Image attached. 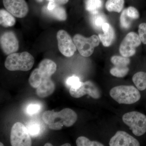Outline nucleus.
I'll return each instance as SVG.
<instances>
[{
    "label": "nucleus",
    "mask_w": 146,
    "mask_h": 146,
    "mask_svg": "<svg viewBox=\"0 0 146 146\" xmlns=\"http://www.w3.org/2000/svg\"><path fill=\"white\" fill-rule=\"evenodd\" d=\"M34 57L27 52L14 53L9 55L5 62V66L11 71H28L34 65Z\"/></svg>",
    "instance_id": "f257e3e1"
},
{
    "label": "nucleus",
    "mask_w": 146,
    "mask_h": 146,
    "mask_svg": "<svg viewBox=\"0 0 146 146\" xmlns=\"http://www.w3.org/2000/svg\"><path fill=\"white\" fill-rule=\"evenodd\" d=\"M110 95L120 104H133L138 101L141 98L139 90L130 85H120L113 87L110 91Z\"/></svg>",
    "instance_id": "f03ea898"
},
{
    "label": "nucleus",
    "mask_w": 146,
    "mask_h": 146,
    "mask_svg": "<svg viewBox=\"0 0 146 146\" xmlns=\"http://www.w3.org/2000/svg\"><path fill=\"white\" fill-rule=\"evenodd\" d=\"M123 122L129 128L135 136H140L146 132V116L143 113L133 111L123 115Z\"/></svg>",
    "instance_id": "7ed1b4c3"
},
{
    "label": "nucleus",
    "mask_w": 146,
    "mask_h": 146,
    "mask_svg": "<svg viewBox=\"0 0 146 146\" xmlns=\"http://www.w3.org/2000/svg\"><path fill=\"white\" fill-rule=\"evenodd\" d=\"M73 41L79 52L84 57H89L93 54L94 49L100 43L99 37L95 35L86 38L81 35L76 34L74 36Z\"/></svg>",
    "instance_id": "20e7f679"
},
{
    "label": "nucleus",
    "mask_w": 146,
    "mask_h": 146,
    "mask_svg": "<svg viewBox=\"0 0 146 146\" xmlns=\"http://www.w3.org/2000/svg\"><path fill=\"white\" fill-rule=\"evenodd\" d=\"M26 127L21 122L13 125L11 131L10 142L12 146H31V138Z\"/></svg>",
    "instance_id": "39448f33"
},
{
    "label": "nucleus",
    "mask_w": 146,
    "mask_h": 146,
    "mask_svg": "<svg viewBox=\"0 0 146 146\" xmlns=\"http://www.w3.org/2000/svg\"><path fill=\"white\" fill-rule=\"evenodd\" d=\"M70 94L71 96L75 98H79L86 94L93 98L98 99L101 97L99 89L95 83L91 81L81 82L78 85L71 87Z\"/></svg>",
    "instance_id": "423d86ee"
},
{
    "label": "nucleus",
    "mask_w": 146,
    "mask_h": 146,
    "mask_svg": "<svg viewBox=\"0 0 146 146\" xmlns=\"http://www.w3.org/2000/svg\"><path fill=\"white\" fill-rule=\"evenodd\" d=\"M141 41L139 35L136 33H128L121 43L119 47L120 54L126 57L133 56L136 52V48L141 44Z\"/></svg>",
    "instance_id": "0eeeda50"
},
{
    "label": "nucleus",
    "mask_w": 146,
    "mask_h": 146,
    "mask_svg": "<svg viewBox=\"0 0 146 146\" xmlns=\"http://www.w3.org/2000/svg\"><path fill=\"white\" fill-rule=\"evenodd\" d=\"M56 38L58 49L61 54L67 57L73 56L77 48L68 33L60 30L57 32Z\"/></svg>",
    "instance_id": "6e6552de"
},
{
    "label": "nucleus",
    "mask_w": 146,
    "mask_h": 146,
    "mask_svg": "<svg viewBox=\"0 0 146 146\" xmlns=\"http://www.w3.org/2000/svg\"><path fill=\"white\" fill-rule=\"evenodd\" d=\"M3 4L6 10L17 18H23L28 13V6L25 0H3Z\"/></svg>",
    "instance_id": "1a4fd4ad"
},
{
    "label": "nucleus",
    "mask_w": 146,
    "mask_h": 146,
    "mask_svg": "<svg viewBox=\"0 0 146 146\" xmlns=\"http://www.w3.org/2000/svg\"><path fill=\"white\" fill-rule=\"evenodd\" d=\"M0 42L2 50L6 55L14 53L19 48L18 39L13 32L4 33L1 36Z\"/></svg>",
    "instance_id": "9d476101"
},
{
    "label": "nucleus",
    "mask_w": 146,
    "mask_h": 146,
    "mask_svg": "<svg viewBox=\"0 0 146 146\" xmlns=\"http://www.w3.org/2000/svg\"><path fill=\"white\" fill-rule=\"evenodd\" d=\"M110 146H139V141L126 132L123 131H117L110 139Z\"/></svg>",
    "instance_id": "9b49d317"
},
{
    "label": "nucleus",
    "mask_w": 146,
    "mask_h": 146,
    "mask_svg": "<svg viewBox=\"0 0 146 146\" xmlns=\"http://www.w3.org/2000/svg\"><path fill=\"white\" fill-rule=\"evenodd\" d=\"M55 87L54 83L50 78L44 79L36 88V94L40 98H46L54 93Z\"/></svg>",
    "instance_id": "f8f14e48"
},
{
    "label": "nucleus",
    "mask_w": 146,
    "mask_h": 146,
    "mask_svg": "<svg viewBox=\"0 0 146 146\" xmlns=\"http://www.w3.org/2000/svg\"><path fill=\"white\" fill-rule=\"evenodd\" d=\"M56 68V64L52 60L45 59L39 63L38 68L43 78L45 79L50 78L55 72Z\"/></svg>",
    "instance_id": "ddd939ff"
},
{
    "label": "nucleus",
    "mask_w": 146,
    "mask_h": 146,
    "mask_svg": "<svg viewBox=\"0 0 146 146\" xmlns=\"http://www.w3.org/2000/svg\"><path fill=\"white\" fill-rule=\"evenodd\" d=\"M16 23L14 16L8 11L1 9L0 10V24L1 25L8 27L13 26Z\"/></svg>",
    "instance_id": "4468645a"
},
{
    "label": "nucleus",
    "mask_w": 146,
    "mask_h": 146,
    "mask_svg": "<svg viewBox=\"0 0 146 146\" xmlns=\"http://www.w3.org/2000/svg\"><path fill=\"white\" fill-rule=\"evenodd\" d=\"M103 33L99 34L98 36L102 44L105 47H109L115 39V32L114 29L110 26L109 29L103 31Z\"/></svg>",
    "instance_id": "2eb2a0df"
},
{
    "label": "nucleus",
    "mask_w": 146,
    "mask_h": 146,
    "mask_svg": "<svg viewBox=\"0 0 146 146\" xmlns=\"http://www.w3.org/2000/svg\"><path fill=\"white\" fill-rule=\"evenodd\" d=\"M132 81L140 91L146 89V72H139L136 73L132 78Z\"/></svg>",
    "instance_id": "dca6fc26"
},
{
    "label": "nucleus",
    "mask_w": 146,
    "mask_h": 146,
    "mask_svg": "<svg viewBox=\"0 0 146 146\" xmlns=\"http://www.w3.org/2000/svg\"><path fill=\"white\" fill-rule=\"evenodd\" d=\"M46 13L55 19L59 21H65L67 19V15L65 9L60 5H57L56 7L52 10H47Z\"/></svg>",
    "instance_id": "f3484780"
},
{
    "label": "nucleus",
    "mask_w": 146,
    "mask_h": 146,
    "mask_svg": "<svg viewBox=\"0 0 146 146\" xmlns=\"http://www.w3.org/2000/svg\"><path fill=\"white\" fill-rule=\"evenodd\" d=\"M124 0H108L106 3V8L109 12H121L124 5Z\"/></svg>",
    "instance_id": "a211bd4d"
},
{
    "label": "nucleus",
    "mask_w": 146,
    "mask_h": 146,
    "mask_svg": "<svg viewBox=\"0 0 146 146\" xmlns=\"http://www.w3.org/2000/svg\"><path fill=\"white\" fill-rule=\"evenodd\" d=\"M39 68H36L32 72L29 79V82L32 87L37 88L44 79Z\"/></svg>",
    "instance_id": "6ab92c4d"
},
{
    "label": "nucleus",
    "mask_w": 146,
    "mask_h": 146,
    "mask_svg": "<svg viewBox=\"0 0 146 146\" xmlns=\"http://www.w3.org/2000/svg\"><path fill=\"white\" fill-rule=\"evenodd\" d=\"M102 6V0H87L85 4V8L92 14L98 13V11Z\"/></svg>",
    "instance_id": "aec40b11"
},
{
    "label": "nucleus",
    "mask_w": 146,
    "mask_h": 146,
    "mask_svg": "<svg viewBox=\"0 0 146 146\" xmlns=\"http://www.w3.org/2000/svg\"><path fill=\"white\" fill-rule=\"evenodd\" d=\"M91 23L93 27L97 30L102 29L103 24L106 23V19L104 14L99 12L95 14H92Z\"/></svg>",
    "instance_id": "412c9836"
},
{
    "label": "nucleus",
    "mask_w": 146,
    "mask_h": 146,
    "mask_svg": "<svg viewBox=\"0 0 146 146\" xmlns=\"http://www.w3.org/2000/svg\"><path fill=\"white\" fill-rule=\"evenodd\" d=\"M76 144L78 146H104L103 144L96 141H91L84 136H80L77 139Z\"/></svg>",
    "instance_id": "4be33fe9"
},
{
    "label": "nucleus",
    "mask_w": 146,
    "mask_h": 146,
    "mask_svg": "<svg viewBox=\"0 0 146 146\" xmlns=\"http://www.w3.org/2000/svg\"><path fill=\"white\" fill-rule=\"evenodd\" d=\"M111 61L115 66L126 67L130 63V59L128 57L124 56H114L111 58Z\"/></svg>",
    "instance_id": "5701e85b"
},
{
    "label": "nucleus",
    "mask_w": 146,
    "mask_h": 146,
    "mask_svg": "<svg viewBox=\"0 0 146 146\" xmlns=\"http://www.w3.org/2000/svg\"><path fill=\"white\" fill-rule=\"evenodd\" d=\"M129 71V68L127 66L119 67L115 66L110 70V74L118 78H123L126 76Z\"/></svg>",
    "instance_id": "b1692460"
},
{
    "label": "nucleus",
    "mask_w": 146,
    "mask_h": 146,
    "mask_svg": "<svg viewBox=\"0 0 146 146\" xmlns=\"http://www.w3.org/2000/svg\"><path fill=\"white\" fill-rule=\"evenodd\" d=\"M120 24L123 29H128L130 27L132 20L128 16L126 9L123 10L120 16Z\"/></svg>",
    "instance_id": "393cba45"
},
{
    "label": "nucleus",
    "mask_w": 146,
    "mask_h": 146,
    "mask_svg": "<svg viewBox=\"0 0 146 146\" xmlns=\"http://www.w3.org/2000/svg\"><path fill=\"white\" fill-rule=\"evenodd\" d=\"M26 127L29 133L33 137L37 136L41 131V126L36 122L30 123Z\"/></svg>",
    "instance_id": "a878e982"
},
{
    "label": "nucleus",
    "mask_w": 146,
    "mask_h": 146,
    "mask_svg": "<svg viewBox=\"0 0 146 146\" xmlns=\"http://www.w3.org/2000/svg\"><path fill=\"white\" fill-rule=\"evenodd\" d=\"M138 33L141 42L146 44V23H143L139 25L138 27Z\"/></svg>",
    "instance_id": "bb28decb"
},
{
    "label": "nucleus",
    "mask_w": 146,
    "mask_h": 146,
    "mask_svg": "<svg viewBox=\"0 0 146 146\" xmlns=\"http://www.w3.org/2000/svg\"><path fill=\"white\" fill-rule=\"evenodd\" d=\"M127 9L128 16L132 19L136 20L139 18V13L138 10L133 7H129Z\"/></svg>",
    "instance_id": "cd10ccee"
},
{
    "label": "nucleus",
    "mask_w": 146,
    "mask_h": 146,
    "mask_svg": "<svg viewBox=\"0 0 146 146\" xmlns=\"http://www.w3.org/2000/svg\"><path fill=\"white\" fill-rule=\"evenodd\" d=\"M41 106L38 104H31L27 108V112L30 115H34L39 112L41 109Z\"/></svg>",
    "instance_id": "c85d7f7f"
},
{
    "label": "nucleus",
    "mask_w": 146,
    "mask_h": 146,
    "mask_svg": "<svg viewBox=\"0 0 146 146\" xmlns=\"http://www.w3.org/2000/svg\"><path fill=\"white\" fill-rule=\"evenodd\" d=\"M81 82L78 77L72 76L70 77L67 79L66 83L68 86H70L71 87L72 86H77L81 83Z\"/></svg>",
    "instance_id": "c756f323"
},
{
    "label": "nucleus",
    "mask_w": 146,
    "mask_h": 146,
    "mask_svg": "<svg viewBox=\"0 0 146 146\" xmlns=\"http://www.w3.org/2000/svg\"><path fill=\"white\" fill-rule=\"evenodd\" d=\"M57 5V4L55 2L53 1H50L48 6H47V9L48 10H53L56 7Z\"/></svg>",
    "instance_id": "7c9ffc66"
},
{
    "label": "nucleus",
    "mask_w": 146,
    "mask_h": 146,
    "mask_svg": "<svg viewBox=\"0 0 146 146\" xmlns=\"http://www.w3.org/2000/svg\"><path fill=\"white\" fill-rule=\"evenodd\" d=\"M47 1H53L56 3L57 5H60L67 3L69 0H47Z\"/></svg>",
    "instance_id": "2f4dec72"
},
{
    "label": "nucleus",
    "mask_w": 146,
    "mask_h": 146,
    "mask_svg": "<svg viewBox=\"0 0 146 146\" xmlns=\"http://www.w3.org/2000/svg\"><path fill=\"white\" fill-rule=\"evenodd\" d=\"M45 146H52V144L50 143H47L44 145Z\"/></svg>",
    "instance_id": "473e14b6"
},
{
    "label": "nucleus",
    "mask_w": 146,
    "mask_h": 146,
    "mask_svg": "<svg viewBox=\"0 0 146 146\" xmlns=\"http://www.w3.org/2000/svg\"><path fill=\"white\" fill-rule=\"evenodd\" d=\"M61 146H71V145L70 143H65V144H63V145H61Z\"/></svg>",
    "instance_id": "72a5a7b5"
},
{
    "label": "nucleus",
    "mask_w": 146,
    "mask_h": 146,
    "mask_svg": "<svg viewBox=\"0 0 146 146\" xmlns=\"http://www.w3.org/2000/svg\"><path fill=\"white\" fill-rule=\"evenodd\" d=\"M0 144H1V145H0V146H4V145H3V144L2 143H1H1H0Z\"/></svg>",
    "instance_id": "f704fd0d"
}]
</instances>
